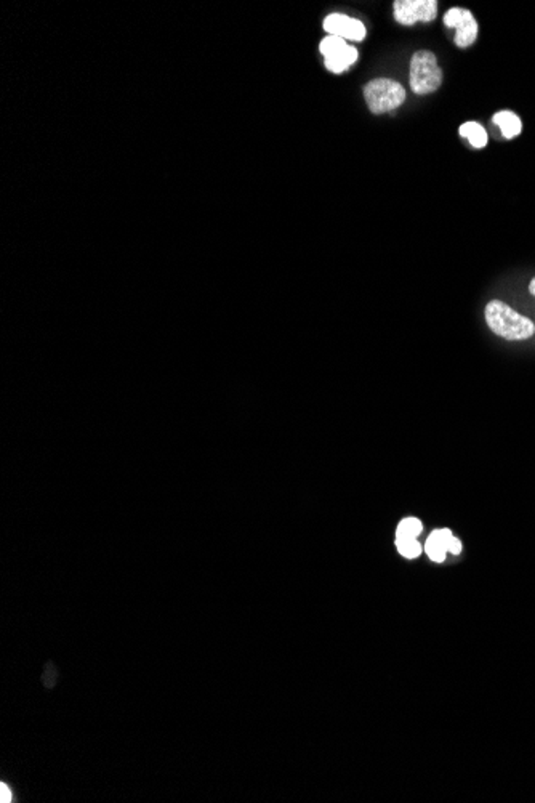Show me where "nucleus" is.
<instances>
[{
    "mask_svg": "<svg viewBox=\"0 0 535 803\" xmlns=\"http://www.w3.org/2000/svg\"><path fill=\"white\" fill-rule=\"evenodd\" d=\"M486 321L492 332L507 340H526L535 334V324L502 300H492L486 307Z\"/></svg>",
    "mask_w": 535,
    "mask_h": 803,
    "instance_id": "1",
    "label": "nucleus"
},
{
    "mask_svg": "<svg viewBox=\"0 0 535 803\" xmlns=\"http://www.w3.org/2000/svg\"><path fill=\"white\" fill-rule=\"evenodd\" d=\"M364 98L370 113L385 114L401 106L406 99V90L391 79H375L364 87Z\"/></svg>",
    "mask_w": 535,
    "mask_h": 803,
    "instance_id": "2",
    "label": "nucleus"
},
{
    "mask_svg": "<svg viewBox=\"0 0 535 803\" xmlns=\"http://www.w3.org/2000/svg\"><path fill=\"white\" fill-rule=\"evenodd\" d=\"M443 82V71L438 66L436 56L428 50L413 54L411 60V88L417 95L438 90Z\"/></svg>",
    "mask_w": 535,
    "mask_h": 803,
    "instance_id": "3",
    "label": "nucleus"
},
{
    "mask_svg": "<svg viewBox=\"0 0 535 803\" xmlns=\"http://www.w3.org/2000/svg\"><path fill=\"white\" fill-rule=\"evenodd\" d=\"M393 10L397 23L404 26H412L418 21L429 23L436 18L438 2L436 0H396L393 3Z\"/></svg>",
    "mask_w": 535,
    "mask_h": 803,
    "instance_id": "4",
    "label": "nucleus"
},
{
    "mask_svg": "<svg viewBox=\"0 0 535 803\" xmlns=\"http://www.w3.org/2000/svg\"><path fill=\"white\" fill-rule=\"evenodd\" d=\"M444 24L447 28L455 29V45L460 49L473 45L478 38V23L470 10L465 8H450L444 15Z\"/></svg>",
    "mask_w": 535,
    "mask_h": 803,
    "instance_id": "5",
    "label": "nucleus"
},
{
    "mask_svg": "<svg viewBox=\"0 0 535 803\" xmlns=\"http://www.w3.org/2000/svg\"><path fill=\"white\" fill-rule=\"evenodd\" d=\"M324 29L329 35H335L343 40H363L365 38V26L359 19L349 18L346 15L334 13L324 19Z\"/></svg>",
    "mask_w": 535,
    "mask_h": 803,
    "instance_id": "6",
    "label": "nucleus"
},
{
    "mask_svg": "<svg viewBox=\"0 0 535 803\" xmlns=\"http://www.w3.org/2000/svg\"><path fill=\"white\" fill-rule=\"evenodd\" d=\"M452 537L450 529H436L428 535L425 542V552L434 563H443L447 552V540Z\"/></svg>",
    "mask_w": 535,
    "mask_h": 803,
    "instance_id": "7",
    "label": "nucleus"
},
{
    "mask_svg": "<svg viewBox=\"0 0 535 803\" xmlns=\"http://www.w3.org/2000/svg\"><path fill=\"white\" fill-rule=\"evenodd\" d=\"M325 60V67H327L329 71L335 72V74H340V72H343L348 70V67L356 63L358 60V50L354 49V47L351 45H346L345 49L335 51V54L329 55L324 58Z\"/></svg>",
    "mask_w": 535,
    "mask_h": 803,
    "instance_id": "8",
    "label": "nucleus"
},
{
    "mask_svg": "<svg viewBox=\"0 0 535 803\" xmlns=\"http://www.w3.org/2000/svg\"><path fill=\"white\" fill-rule=\"evenodd\" d=\"M494 124L498 125L505 138H515L522 130L521 119L511 111H500L494 115Z\"/></svg>",
    "mask_w": 535,
    "mask_h": 803,
    "instance_id": "9",
    "label": "nucleus"
},
{
    "mask_svg": "<svg viewBox=\"0 0 535 803\" xmlns=\"http://www.w3.org/2000/svg\"><path fill=\"white\" fill-rule=\"evenodd\" d=\"M459 133L463 136V138L468 140L475 148H484L487 145V133L484 127L478 122H473V120L460 125Z\"/></svg>",
    "mask_w": 535,
    "mask_h": 803,
    "instance_id": "10",
    "label": "nucleus"
},
{
    "mask_svg": "<svg viewBox=\"0 0 535 803\" xmlns=\"http://www.w3.org/2000/svg\"><path fill=\"white\" fill-rule=\"evenodd\" d=\"M423 531V524L418 518L409 517L404 518L402 521L397 524L396 529V539H417Z\"/></svg>",
    "mask_w": 535,
    "mask_h": 803,
    "instance_id": "11",
    "label": "nucleus"
},
{
    "mask_svg": "<svg viewBox=\"0 0 535 803\" xmlns=\"http://www.w3.org/2000/svg\"><path fill=\"white\" fill-rule=\"evenodd\" d=\"M396 549L407 560H415L423 550L417 539H396Z\"/></svg>",
    "mask_w": 535,
    "mask_h": 803,
    "instance_id": "12",
    "label": "nucleus"
},
{
    "mask_svg": "<svg viewBox=\"0 0 535 803\" xmlns=\"http://www.w3.org/2000/svg\"><path fill=\"white\" fill-rule=\"evenodd\" d=\"M346 45H348V44H346V42H345L343 39L335 38V35H327V38L322 39L321 45H319V51H321V54H322L324 58H325V56L335 54V51L345 49Z\"/></svg>",
    "mask_w": 535,
    "mask_h": 803,
    "instance_id": "13",
    "label": "nucleus"
},
{
    "mask_svg": "<svg viewBox=\"0 0 535 803\" xmlns=\"http://www.w3.org/2000/svg\"><path fill=\"white\" fill-rule=\"evenodd\" d=\"M56 680H58V670L55 669V665L51 663L45 664V672L44 676H42V681H44L45 688H54Z\"/></svg>",
    "mask_w": 535,
    "mask_h": 803,
    "instance_id": "14",
    "label": "nucleus"
},
{
    "mask_svg": "<svg viewBox=\"0 0 535 803\" xmlns=\"http://www.w3.org/2000/svg\"><path fill=\"white\" fill-rule=\"evenodd\" d=\"M447 552L454 555H460L461 552V542L457 537H454V535L447 540Z\"/></svg>",
    "mask_w": 535,
    "mask_h": 803,
    "instance_id": "15",
    "label": "nucleus"
},
{
    "mask_svg": "<svg viewBox=\"0 0 535 803\" xmlns=\"http://www.w3.org/2000/svg\"><path fill=\"white\" fill-rule=\"evenodd\" d=\"M13 795H12V790H10V787L7 784H0V802L2 803H8V802H13Z\"/></svg>",
    "mask_w": 535,
    "mask_h": 803,
    "instance_id": "16",
    "label": "nucleus"
},
{
    "mask_svg": "<svg viewBox=\"0 0 535 803\" xmlns=\"http://www.w3.org/2000/svg\"><path fill=\"white\" fill-rule=\"evenodd\" d=\"M529 292H531L532 295L535 297V277L531 281V284H529Z\"/></svg>",
    "mask_w": 535,
    "mask_h": 803,
    "instance_id": "17",
    "label": "nucleus"
}]
</instances>
